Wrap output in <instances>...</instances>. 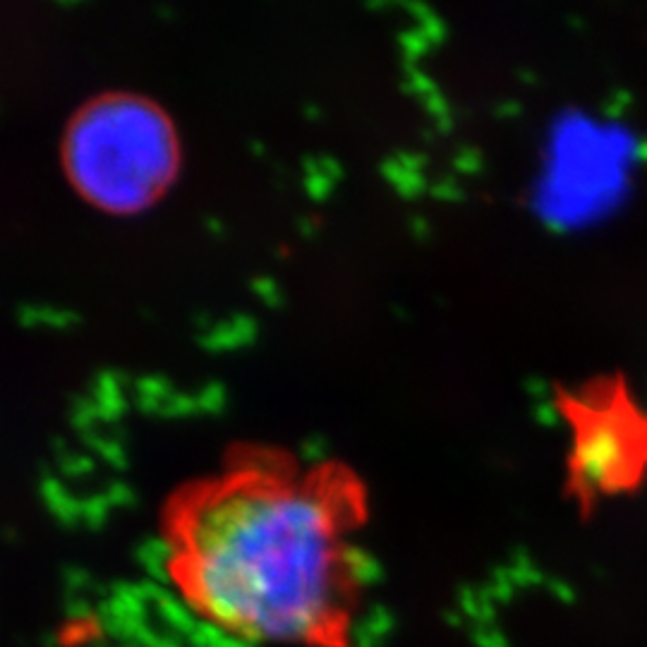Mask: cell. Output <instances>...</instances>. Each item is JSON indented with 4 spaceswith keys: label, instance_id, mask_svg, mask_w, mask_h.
Wrapping results in <instances>:
<instances>
[{
    "label": "cell",
    "instance_id": "cell-1",
    "mask_svg": "<svg viewBox=\"0 0 647 647\" xmlns=\"http://www.w3.org/2000/svg\"><path fill=\"white\" fill-rule=\"evenodd\" d=\"M362 518V489L343 470L240 463L171 499L168 576L187 607L228 636L348 647L362 604L350 535Z\"/></svg>",
    "mask_w": 647,
    "mask_h": 647
},
{
    "label": "cell",
    "instance_id": "cell-2",
    "mask_svg": "<svg viewBox=\"0 0 647 647\" xmlns=\"http://www.w3.org/2000/svg\"><path fill=\"white\" fill-rule=\"evenodd\" d=\"M63 166L94 207L130 214L166 190L178 166V139L159 106L137 94H104L70 118Z\"/></svg>",
    "mask_w": 647,
    "mask_h": 647
},
{
    "label": "cell",
    "instance_id": "cell-3",
    "mask_svg": "<svg viewBox=\"0 0 647 647\" xmlns=\"http://www.w3.org/2000/svg\"><path fill=\"white\" fill-rule=\"evenodd\" d=\"M571 427L568 482L580 504L624 497L647 480V410L624 384H595L566 396Z\"/></svg>",
    "mask_w": 647,
    "mask_h": 647
}]
</instances>
